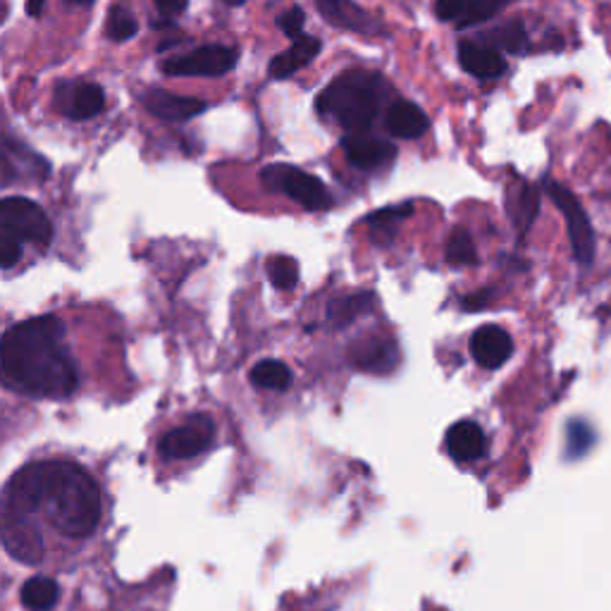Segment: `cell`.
I'll use <instances>...</instances> for the list:
<instances>
[{"label":"cell","mask_w":611,"mask_h":611,"mask_svg":"<svg viewBox=\"0 0 611 611\" xmlns=\"http://www.w3.org/2000/svg\"><path fill=\"white\" fill-rule=\"evenodd\" d=\"M0 368L12 387L39 399H65L80 385L65 347V325L55 316L12 325L0 337Z\"/></svg>","instance_id":"cell-1"},{"label":"cell","mask_w":611,"mask_h":611,"mask_svg":"<svg viewBox=\"0 0 611 611\" xmlns=\"http://www.w3.org/2000/svg\"><path fill=\"white\" fill-rule=\"evenodd\" d=\"M41 511L68 538H89L101 521L99 485L72 461H45Z\"/></svg>","instance_id":"cell-2"},{"label":"cell","mask_w":611,"mask_h":611,"mask_svg":"<svg viewBox=\"0 0 611 611\" xmlns=\"http://www.w3.org/2000/svg\"><path fill=\"white\" fill-rule=\"evenodd\" d=\"M387 96V84L380 74L368 70H347L323 89L316 108L352 134L368 132Z\"/></svg>","instance_id":"cell-3"},{"label":"cell","mask_w":611,"mask_h":611,"mask_svg":"<svg viewBox=\"0 0 611 611\" xmlns=\"http://www.w3.org/2000/svg\"><path fill=\"white\" fill-rule=\"evenodd\" d=\"M261 180L271 190L289 196L292 201L299 203L306 211H327L333 208V194L327 186L308 175V172L292 167V165H271L261 172Z\"/></svg>","instance_id":"cell-4"},{"label":"cell","mask_w":611,"mask_h":611,"mask_svg":"<svg viewBox=\"0 0 611 611\" xmlns=\"http://www.w3.org/2000/svg\"><path fill=\"white\" fill-rule=\"evenodd\" d=\"M544 192L550 194L554 201V206L561 211L563 221H567V232H569V242L573 258L581 265H592L594 261V230L590 217L583 208V203L578 201L573 192H569L567 186L554 182V180H544Z\"/></svg>","instance_id":"cell-5"},{"label":"cell","mask_w":611,"mask_h":611,"mask_svg":"<svg viewBox=\"0 0 611 611\" xmlns=\"http://www.w3.org/2000/svg\"><path fill=\"white\" fill-rule=\"evenodd\" d=\"M0 227L18 237L22 244L49 246L53 240V225L37 201L24 196L0 198Z\"/></svg>","instance_id":"cell-6"},{"label":"cell","mask_w":611,"mask_h":611,"mask_svg":"<svg viewBox=\"0 0 611 611\" xmlns=\"http://www.w3.org/2000/svg\"><path fill=\"white\" fill-rule=\"evenodd\" d=\"M240 60V51L230 49V45H201L192 53H184L177 58L165 60L161 70L170 77H221L234 70Z\"/></svg>","instance_id":"cell-7"},{"label":"cell","mask_w":611,"mask_h":611,"mask_svg":"<svg viewBox=\"0 0 611 611\" xmlns=\"http://www.w3.org/2000/svg\"><path fill=\"white\" fill-rule=\"evenodd\" d=\"M0 542L12 559L29 563V567L43 559V536L29 516L8 511L0 513Z\"/></svg>","instance_id":"cell-8"},{"label":"cell","mask_w":611,"mask_h":611,"mask_svg":"<svg viewBox=\"0 0 611 611\" xmlns=\"http://www.w3.org/2000/svg\"><path fill=\"white\" fill-rule=\"evenodd\" d=\"M213 435V420L208 416H194L186 426L163 435L159 449L165 459H192L211 447Z\"/></svg>","instance_id":"cell-9"},{"label":"cell","mask_w":611,"mask_h":611,"mask_svg":"<svg viewBox=\"0 0 611 611\" xmlns=\"http://www.w3.org/2000/svg\"><path fill=\"white\" fill-rule=\"evenodd\" d=\"M342 151L354 167H361V170H378L397 159V146L370 132L347 134L342 139Z\"/></svg>","instance_id":"cell-10"},{"label":"cell","mask_w":611,"mask_h":611,"mask_svg":"<svg viewBox=\"0 0 611 611\" xmlns=\"http://www.w3.org/2000/svg\"><path fill=\"white\" fill-rule=\"evenodd\" d=\"M0 170H3V177L10 184L18 180H45L51 172L41 155L14 139L0 141Z\"/></svg>","instance_id":"cell-11"},{"label":"cell","mask_w":611,"mask_h":611,"mask_svg":"<svg viewBox=\"0 0 611 611\" xmlns=\"http://www.w3.org/2000/svg\"><path fill=\"white\" fill-rule=\"evenodd\" d=\"M349 364L364 373L385 375L397 368L399 349L397 344L387 337H364L349 347Z\"/></svg>","instance_id":"cell-12"},{"label":"cell","mask_w":611,"mask_h":611,"mask_svg":"<svg viewBox=\"0 0 611 611\" xmlns=\"http://www.w3.org/2000/svg\"><path fill=\"white\" fill-rule=\"evenodd\" d=\"M55 103L70 120H91L103 111L105 93L93 82L60 84L55 91Z\"/></svg>","instance_id":"cell-13"},{"label":"cell","mask_w":611,"mask_h":611,"mask_svg":"<svg viewBox=\"0 0 611 611\" xmlns=\"http://www.w3.org/2000/svg\"><path fill=\"white\" fill-rule=\"evenodd\" d=\"M513 354V339L497 325H482L471 337V356L480 368L497 370L505 366Z\"/></svg>","instance_id":"cell-14"},{"label":"cell","mask_w":611,"mask_h":611,"mask_svg":"<svg viewBox=\"0 0 611 611\" xmlns=\"http://www.w3.org/2000/svg\"><path fill=\"white\" fill-rule=\"evenodd\" d=\"M323 18L347 31H356V34H383L385 27L378 18H373L364 8H358L354 0H316Z\"/></svg>","instance_id":"cell-15"},{"label":"cell","mask_w":611,"mask_h":611,"mask_svg":"<svg viewBox=\"0 0 611 611\" xmlns=\"http://www.w3.org/2000/svg\"><path fill=\"white\" fill-rule=\"evenodd\" d=\"M141 103H144V108L151 115H155L159 120H165V122L192 120L208 108L206 101L190 99V96H177V93H170V91H163V89L144 91Z\"/></svg>","instance_id":"cell-16"},{"label":"cell","mask_w":611,"mask_h":611,"mask_svg":"<svg viewBox=\"0 0 611 611\" xmlns=\"http://www.w3.org/2000/svg\"><path fill=\"white\" fill-rule=\"evenodd\" d=\"M447 451L451 454V459L461 464L478 461L488 451V437H485L478 422L459 420L447 432Z\"/></svg>","instance_id":"cell-17"},{"label":"cell","mask_w":611,"mask_h":611,"mask_svg":"<svg viewBox=\"0 0 611 611\" xmlns=\"http://www.w3.org/2000/svg\"><path fill=\"white\" fill-rule=\"evenodd\" d=\"M459 62L468 74L478 77V80H497L507 70L505 55L492 49V45H482L476 41L459 43Z\"/></svg>","instance_id":"cell-18"},{"label":"cell","mask_w":611,"mask_h":611,"mask_svg":"<svg viewBox=\"0 0 611 611\" xmlns=\"http://www.w3.org/2000/svg\"><path fill=\"white\" fill-rule=\"evenodd\" d=\"M385 128L397 139H418L428 132L430 120L411 101H397L387 108Z\"/></svg>","instance_id":"cell-19"},{"label":"cell","mask_w":611,"mask_h":611,"mask_svg":"<svg viewBox=\"0 0 611 611\" xmlns=\"http://www.w3.org/2000/svg\"><path fill=\"white\" fill-rule=\"evenodd\" d=\"M507 208H509V217L513 227L519 230L521 237H526L532 221L538 217L540 211V192L536 186L528 184L526 180H516L509 190L507 196Z\"/></svg>","instance_id":"cell-20"},{"label":"cell","mask_w":611,"mask_h":611,"mask_svg":"<svg viewBox=\"0 0 611 611\" xmlns=\"http://www.w3.org/2000/svg\"><path fill=\"white\" fill-rule=\"evenodd\" d=\"M320 53V39L316 37H302L296 39L292 49L287 53H279L277 58L271 60L268 72L273 80H287L294 72H299L306 68L308 62Z\"/></svg>","instance_id":"cell-21"},{"label":"cell","mask_w":611,"mask_h":611,"mask_svg":"<svg viewBox=\"0 0 611 611\" xmlns=\"http://www.w3.org/2000/svg\"><path fill=\"white\" fill-rule=\"evenodd\" d=\"M375 306V294L373 292H356L349 296H339L327 304V320L335 327H347L356 318H361Z\"/></svg>","instance_id":"cell-22"},{"label":"cell","mask_w":611,"mask_h":611,"mask_svg":"<svg viewBox=\"0 0 611 611\" xmlns=\"http://www.w3.org/2000/svg\"><path fill=\"white\" fill-rule=\"evenodd\" d=\"M60 598V588L53 578L37 576L22 588V604L31 611H51Z\"/></svg>","instance_id":"cell-23"},{"label":"cell","mask_w":611,"mask_h":611,"mask_svg":"<svg viewBox=\"0 0 611 611\" xmlns=\"http://www.w3.org/2000/svg\"><path fill=\"white\" fill-rule=\"evenodd\" d=\"M251 383L261 389L282 391L292 385V370L282 361H275V358H265V361L256 364L254 370H251Z\"/></svg>","instance_id":"cell-24"},{"label":"cell","mask_w":611,"mask_h":611,"mask_svg":"<svg viewBox=\"0 0 611 611\" xmlns=\"http://www.w3.org/2000/svg\"><path fill=\"white\" fill-rule=\"evenodd\" d=\"M414 215V203H401V206H389L383 211H375L366 217V225L373 227L375 237H389L395 234V227L406 221V217Z\"/></svg>","instance_id":"cell-25"},{"label":"cell","mask_w":611,"mask_h":611,"mask_svg":"<svg viewBox=\"0 0 611 611\" xmlns=\"http://www.w3.org/2000/svg\"><path fill=\"white\" fill-rule=\"evenodd\" d=\"M447 261L449 265H457V268H466V265H476L478 263V251L476 244L471 240V234H468L464 227H457L449 234L447 242Z\"/></svg>","instance_id":"cell-26"},{"label":"cell","mask_w":611,"mask_h":611,"mask_svg":"<svg viewBox=\"0 0 611 611\" xmlns=\"http://www.w3.org/2000/svg\"><path fill=\"white\" fill-rule=\"evenodd\" d=\"M139 22L134 18V12L128 6H113L111 12H108V22H105V34L111 41H130L136 37Z\"/></svg>","instance_id":"cell-27"},{"label":"cell","mask_w":611,"mask_h":611,"mask_svg":"<svg viewBox=\"0 0 611 611\" xmlns=\"http://www.w3.org/2000/svg\"><path fill=\"white\" fill-rule=\"evenodd\" d=\"M488 39L495 41L492 49H505L509 53H526V49H528V34H526V27L521 22L501 24L499 29L490 31Z\"/></svg>","instance_id":"cell-28"},{"label":"cell","mask_w":611,"mask_h":611,"mask_svg":"<svg viewBox=\"0 0 611 611\" xmlns=\"http://www.w3.org/2000/svg\"><path fill=\"white\" fill-rule=\"evenodd\" d=\"M268 277L275 289L289 292L299 285V265L289 256H273L268 261Z\"/></svg>","instance_id":"cell-29"},{"label":"cell","mask_w":611,"mask_h":611,"mask_svg":"<svg viewBox=\"0 0 611 611\" xmlns=\"http://www.w3.org/2000/svg\"><path fill=\"white\" fill-rule=\"evenodd\" d=\"M511 3L513 0H468V8L464 12V18L459 20V27L468 29V27L488 22L499 10H505Z\"/></svg>","instance_id":"cell-30"},{"label":"cell","mask_w":611,"mask_h":611,"mask_svg":"<svg viewBox=\"0 0 611 611\" xmlns=\"http://www.w3.org/2000/svg\"><path fill=\"white\" fill-rule=\"evenodd\" d=\"M594 445V432L583 420H573L567 430V457H583Z\"/></svg>","instance_id":"cell-31"},{"label":"cell","mask_w":611,"mask_h":611,"mask_svg":"<svg viewBox=\"0 0 611 611\" xmlns=\"http://www.w3.org/2000/svg\"><path fill=\"white\" fill-rule=\"evenodd\" d=\"M304 24H306V14L299 6L289 8L287 12H282L277 18V27L282 29V34L289 37L292 41L304 37Z\"/></svg>","instance_id":"cell-32"},{"label":"cell","mask_w":611,"mask_h":611,"mask_svg":"<svg viewBox=\"0 0 611 611\" xmlns=\"http://www.w3.org/2000/svg\"><path fill=\"white\" fill-rule=\"evenodd\" d=\"M22 258V242L0 227V268H12Z\"/></svg>","instance_id":"cell-33"},{"label":"cell","mask_w":611,"mask_h":611,"mask_svg":"<svg viewBox=\"0 0 611 611\" xmlns=\"http://www.w3.org/2000/svg\"><path fill=\"white\" fill-rule=\"evenodd\" d=\"M468 8V0H435V14L442 22H454L461 20L464 12Z\"/></svg>","instance_id":"cell-34"},{"label":"cell","mask_w":611,"mask_h":611,"mask_svg":"<svg viewBox=\"0 0 611 611\" xmlns=\"http://www.w3.org/2000/svg\"><path fill=\"white\" fill-rule=\"evenodd\" d=\"M490 294H492L490 289H482V292H478V294H471V296H468V299L464 302V308H466V310H480V308H485V306L490 304V299H492Z\"/></svg>","instance_id":"cell-35"},{"label":"cell","mask_w":611,"mask_h":611,"mask_svg":"<svg viewBox=\"0 0 611 611\" xmlns=\"http://www.w3.org/2000/svg\"><path fill=\"white\" fill-rule=\"evenodd\" d=\"M153 3H155V8H159L161 12L175 14V12L186 10V6H190V0H153Z\"/></svg>","instance_id":"cell-36"},{"label":"cell","mask_w":611,"mask_h":611,"mask_svg":"<svg viewBox=\"0 0 611 611\" xmlns=\"http://www.w3.org/2000/svg\"><path fill=\"white\" fill-rule=\"evenodd\" d=\"M43 6H45V0H27V14H31V18H39Z\"/></svg>","instance_id":"cell-37"},{"label":"cell","mask_w":611,"mask_h":611,"mask_svg":"<svg viewBox=\"0 0 611 611\" xmlns=\"http://www.w3.org/2000/svg\"><path fill=\"white\" fill-rule=\"evenodd\" d=\"M65 3H70V6H91L93 0H65Z\"/></svg>","instance_id":"cell-38"},{"label":"cell","mask_w":611,"mask_h":611,"mask_svg":"<svg viewBox=\"0 0 611 611\" xmlns=\"http://www.w3.org/2000/svg\"><path fill=\"white\" fill-rule=\"evenodd\" d=\"M6 18H8V10H6V6H3V3H0V24L6 22Z\"/></svg>","instance_id":"cell-39"},{"label":"cell","mask_w":611,"mask_h":611,"mask_svg":"<svg viewBox=\"0 0 611 611\" xmlns=\"http://www.w3.org/2000/svg\"><path fill=\"white\" fill-rule=\"evenodd\" d=\"M225 3L227 6H242V3H246V0H225Z\"/></svg>","instance_id":"cell-40"}]
</instances>
